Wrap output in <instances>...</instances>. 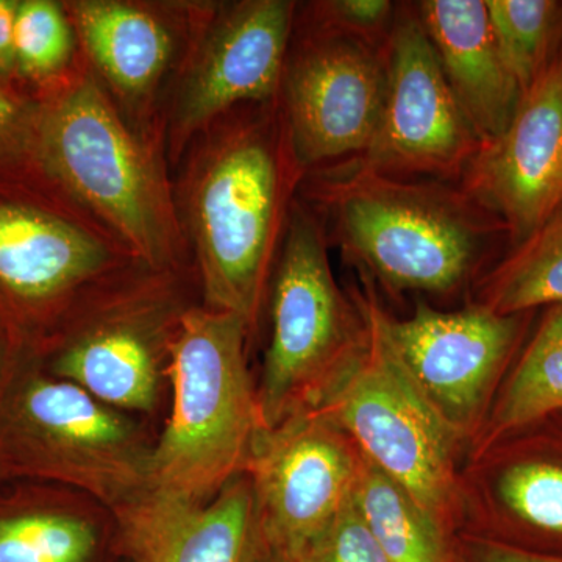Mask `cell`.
<instances>
[{
	"label": "cell",
	"instance_id": "5b68a950",
	"mask_svg": "<svg viewBox=\"0 0 562 562\" xmlns=\"http://www.w3.org/2000/svg\"><path fill=\"white\" fill-rule=\"evenodd\" d=\"M155 439L139 416L21 353L0 414V458L11 479L81 492L117 519L149 495Z\"/></svg>",
	"mask_w": 562,
	"mask_h": 562
},
{
	"label": "cell",
	"instance_id": "8992f818",
	"mask_svg": "<svg viewBox=\"0 0 562 562\" xmlns=\"http://www.w3.org/2000/svg\"><path fill=\"white\" fill-rule=\"evenodd\" d=\"M194 271L135 262L85 299L36 360L121 412L150 416L168 386L181 317L195 305Z\"/></svg>",
	"mask_w": 562,
	"mask_h": 562
},
{
	"label": "cell",
	"instance_id": "5bb4252c",
	"mask_svg": "<svg viewBox=\"0 0 562 562\" xmlns=\"http://www.w3.org/2000/svg\"><path fill=\"white\" fill-rule=\"evenodd\" d=\"M291 43L280 105L306 172L371 147L382 117L386 49L303 24Z\"/></svg>",
	"mask_w": 562,
	"mask_h": 562
},
{
	"label": "cell",
	"instance_id": "2e32d148",
	"mask_svg": "<svg viewBox=\"0 0 562 562\" xmlns=\"http://www.w3.org/2000/svg\"><path fill=\"white\" fill-rule=\"evenodd\" d=\"M80 52L140 131L162 138L154 99L181 63L198 3L76 0L65 3Z\"/></svg>",
	"mask_w": 562,
	"mask_h": 562
},
{
	"label": "cell",
	"instance_id": "1f68e13d",
	"mask_svg": "<svg viewBox=\"0 0 562 562\" xmlns=\"http://www.w3.org/2000/svg\"><path fill=\"white\" fill-rule=\"evenodd\" d=\"M7 480H13L11 479L9 468H7L5 462L2 461V458H0V483L7 482Z\"/></svg>",
	"mask_w": 562,
	"mask_h": 562
},
{
	"label": "cell",
	"instance_id": "7a4b0ae2",
	"mask_svg": "<svg viewBox=\"0 0 562 562\" xmlns=\"http://www.w3.org/2000/svg\"><path fill=\"white\" fill-rule=\"evenodd\" d=\"M38 110L35 150L70 201L158 271H194L181 227L165 140L140 131L79 55Z\"/></svg>",
	"mask_w": 562,
	"mask_h": 562
},
{
	"label": "cell",
	"instance_id": "4316f807",
	"mask_svg": "<svg viewBox=\"0 0 562 562\" xmlns=\"http://www.w3.org/2000/svg\"><path fill=\"white\" fill-rule=\"evenodd\" d=\"M295 562H391L361 519L353 498Z\"/></svg>",
	"mask_w": 562,
	"mask_h": 562
},
{
	"label": "cell",
	"instance_id": "e575fe53",
	"mask_svg": "<svg viewBox=\"0 0 562 562\" xmlns=\"http://www.w3.org/2000/svg\"><path fill=\"white\" fill-rule=\"evenodd\" d=\"M561 44H562V41H561Z\"/></svg>",
	"mask_w": 562,
	"mask_h": 562
},
{
	"label": "cell",
	"instance_id": "cb8c5ba5",
	"mask_svg": "<svg viewBox=\"0 0 562 562\" xmlns=\"http://www.w3.org/2000/svg\"><path fill=\"white\" fill-rule=\"evenodd\" d=\"M486 7L503 60L524 94L560 50L562 2L486 0Z\"/></svg>",
	"mask_w": 562,
	"mask_h": 562
},
{
	"label": "cell",
	"instance_id": "ffe728a7",
	"mask_svg": "<svg viewBox=\"0 0 562 562\" xmlns=\"http://www.w3.org/2000/svg\"><path fill=\"white\" fill-rule=\"evenodd\" d=\"M416 10L465 120L482 144L497 138L522 90L503 60L486 0H425Z\"/></svg>",
	"mask_w": 562,
	"mask_h": 562
},
{
	"label": "cell",
	"instance_id": "83f0119b",
	"mask_svg": "<svg viewBox=\"0 0 562 562\" xmlns=\"http://www.w3.org/2000/svg\"><path fill=\"white\" fill-rule=\"evenodd\" d=\"M454 557L457 562H562V557L525 552L473 532L454 536Z\"/></svg>",
	"mask_w": 562,
	"mask_h": 562
},
{
	"label": "cell",
	"instance_id": "44dd1931",
	"mask_svg": "<svg viewBox=\"0 0 562 562\" xmlns=\"http://www.w3.org/2000/svg\"><path fill=\"white\" fill-rule=\"evenodd\" d=\"M562 413V305L549 306L492 402L475 442L479 458Z\"/></svg>",
	"mask_w": 562,
	"mask_h": 562
},
{
	"label": "cell",
	"instance_id": "8fae6325",
	"mask_svg": "<svg viewBox=\"0 0 562 562\" xmlns=\"http://www.w3.org/2000/svg\"><path fill=\"white\" fill-rule=\"evenodd\" d=\"M525 314H498L479 303L442 313L419 302L408 319L383 308L380 319L403 371L462 441L482 430L522 339Z\"/></svg>",
	"mask_w": 562,
	"mask_h": 562
},
{
	"label": "cell",
	"instance_id": "d4e9b609",
	"mask_svg": "<svg viewBox=\"0 0 562 562\" xmlns=\"http://www.w3.org/2000/svg\"><path fill=\"white\" fill-rule=\"evenodd\" d=\"M77 35L65 5L52 0L18 2L14 20V65L25 76L57 80L79 55Z\"/></svg>",
	"mask_w": 562,
	"mask_h": 562
},
{
	"label": "cell",
	"instance_id": "603a6c76",
	"mask_svg": "<svg viewBox=\"0 0 562 562\" xmlns=\"http://www.w3.org/2000/svg\"><path fill=\"white\" fill-rule=\"evenodd\" d=\"M479 305L498 314L562 305V206L487 273Z\"/></svg>",
	"mask_w": 562,
	"mask_h": 562
},
{
	"label": "cell",
	"instance_id": "ac0fdd59",
	"mask_svg": "<svg viewBox=\"0 0 562 562\" xmlns=\"http://www.w3.org/2000/svg\"><path fill=\"white\" fill-rule=\"evenodd\" d=\"M486 454H492L486 476L491 512L473 535L525 552L562 557V428L541 430L536 425Z\"/></svg>",
	"mask_w": 562,
	"mask_h": 562
},
{
	"label": "cell",
	"instance_id": "d6a6232c",
	"mask_svg": "<svg viewBox=\"0 0 562 562\" xmlns=\"http://www.w3.org/2000/svg\"><path fill=\"white\" fill-rule=\"evenodd\" d=\"M258 562H281L279 558L273 557V554L269 553L268 550L265 549L262 552L260 560Z\"/></svg>",
	"mask_w": 562,
	"mask_h": 562
},
{
	"label": "cell",
	"instance_id": "9a60e30c",
	"mask_svg": "<svg viewBox=\"0 0 562 562\" xmlns=\"http://www.w3.org/2000/svg\"><path fill=\"white\" fill-rule=\"evenodd\" d=\"M461 191L517 244L562 206V44L508 127L480 146Z\"/></svg>",
	"mask_w": 562,
	"mask_h": 562
},
{
	"label": "cell",
	"instance_id": "4dcf8cb0",
	"mask_svg": "<svg viewBox=\"0 0 562 562\" xmlns=\"http://www.w3.org/2000/svg\"><path fill=\"white\" fill-rule=\"evenodd\" d=\"M20 358L21 351L16 349L9 335L0 328V414H2L7 392H9Z\"/></svg>",
	"mask_w": 562,
	"mask_h": 562
},
{
	"label": "cell",
	"instance_id": "f546056e",
	"mask_svg": "<svg viewBox=\"0 0 562 562\" xmlns=\"http://www.w3.org/2000/svg\"><path fill=\"white\" fill-rule=\"evenodd\" d=\"M18 2L0 0V76H9L16 69L14 65V20Z\"/></svg>",
	"mask_w": 562,
	"mask_h": 562
},
{
	"label": "cell",
	"instance_id": "6da1fadb",
	"mask_svg": "<svg viewBox=\"0 0 562 562\" xmlns=\"http://www.w3.org/2000/svg\"><path fill=\"white\" fill-rule=\"evenodd\" d=\"M184 157L173 194L202 305L236 314L254 336L308 173L292 149L280 99L225 114Z\"/></svg>",
	"mask_w": 562,
	"mask_h": 562
},
{
	"label": "cell",
	"instance_id": "3957f363",
	"mask_svg": "<svg viewBox=\"0 0 562 562\" xmlns=\"http://www.w3.org/2000/svg\"><path fill=\"white\" fill-rule=\"evenodd\" d=\"M301 190L327 214L347 258L395 291L458 290L494 231V217L461 190L383 176L353 161L306 173Z\"/></svg>",
	"mask_w": 562,
	"mask_h": 562
},
{
	"label": "cell",
	"instance_id": "ba28073f",
	"mask_svg": "<svg viewBox=\"0 0 562 562\" xmlns=\"http://www.w3.org/2000/svg\"><path fill=\"white\" fill-rule=\"evenodd\" d=\"M324 225L295 199L273 271L271 339L257 384L262 430L316 408L364 344L368 324L333 277Z\"/></svg>",
	"mask_w": 562,
	"mask_h": 562
},
{
	"label": "cell",
	"instance_id": "836d02e7",
	"mask_svg": "<svg viewBox=\"0 0 562 562\" xmlns=\"http://www.w3.org/2000/svg\"><path fill=\"white\" fill-rule=\"evenodd\" d=\"M557 417H561V419H562V413L560 414V416H557Z\"/></svg>",
	"mask_w": 562,
	"mask_h": 562
},
{
	"label": "cell",
	"instance_id": "4fadbf2b",
	"mask_svg": "<svg viewBox=\"0 0 562 562\" xmlns=\"http://www.w3.org/2000/svg\"><path fill=\"white\" fill-rule=\"evenodd\" d=\"M482 146L465 120L416 7L397 9L386 47L382 117L371 147L351 160L369 171L461 179Z\"/></svg>",
	"mask_w": 562,
	"mask_h": 562
},
{
	"label": "cell",
	"instance_id": "277c9868",
	"mask_svg": "<svg viewBox=\"0 0 562 562\" xmlns=\"http://www.w3.org/2000/svg\"><path fill=\"white\" fill-rule=\"evenodd\" d=\"M249 325L195 303L181 317L168 380L172 405L155 439L149 494L205 503L246 473L262 431Z\"/></svg>",
	"mask_w": 562,
	"mask_h": 562
},
{
	"label": "cell",
	"instance_id": "f1b7e54d",
	"mask_svg": "<svg viewBox=\"0 0 562 562\" xmlns=\"http://www.w3.org/2000/svg\"><path fill=\"white\" fill-rule=\"evenodd\" d=\"M36 120H29L25 106L0 87V147L10 146L18 139L27 140L35 147Z\"/></svg>",
	"mask_w": 562,
	"mask_h": 562
},
{
	"label": "cell",
	"instance_id": "d6986e66",
	"mask_svg": "<svg viewBox=\"0 0 562 562\" xmlns=\"http://www.w3.org/2000/svg\"><path fill=\"white\" fill-rule=\"evenodd\" d=\"M0 562H122L116 517L38 480L0 483Z\"/></svg>",
	"mask_w": 562,
	"mask_h": 562
},
{
	"label": "cell",
	"instance_id": "7c38bea8",
	"mask_svg": "<svg viewBox=\"0 0 562 562\" xmlns=\"http://www.w3.org/2000/svg\"><path fill=\"white\" fill-rule=\"evenodd\" d=\"M360 462L349 436L317 409L262 430L246 473L265 549L297 561L350 501Z\"/></svg>",
	"mask_w": 562,
	"mask_h": 562
},
{
	"label": "cell",
	"instance_id": "52a82bcc",
	"mask_svg": "<svg viewBox=\"0 0 562 562\" xmlns=\"http://www.w3.org/2000/svg\"><path fill=\"white\" fill-rule=\"evenodd\" d=\"M368 333L360 351L317 403L362 457L405 487L450 535L460 524V439L422 397L384 336L382 306L358 295Z\"/></svg>",
	"mask_w": 562,
	"mask_h": 562
},
{
	"label": "cell",
	"instance_id": "d590c367",
	"mask_svg": "<svg viewBox=\"0 0 562 562\" xmlns=\"http://www.w3.org/2000/svg\"><path fill=\"white\" fill-rule=\"evenodd\" d=\"M122 562H124V561H122Z\"/></svg>",
	"mask_w": 562,
	"mask_h": 562
},
{
	"label": "cell",
	"instance_id": "484cf974",
	"mask_svg": "<svg viewBox=\"0 0 562 562\" xmlns=\"http://www.w3.org/2000/svg\"><path fill=\"white\" fill-rule=\"evenodd\" d=\"M394 3L387 0H327L306 7L303 24L353 36L386 49L394 27Z\"/></svg>",
	"mask_w": 562,
	"mask_h": 562
},
{
	"label": "cell",
	"instance_id": "7402d4cb",
	"mask_svg": "<svg viewBox=\"0 0 562 562\" xmlns=\"http://www.w3.org/2000/svg\"><path fill=\"white\" fill-rule=\"evenodd\" d=\"M351 498L391 562H457L453 536L362 454Z\"/></svg>",
	"mask_w": 562,
	"mask_h": 562
},
{
	"label": "cell",
	"instance_id": "9c48e42d",
	"mask_svg": "<svg viewBox=\"0 0 562 562\" xmlns=\"http://www.w3.org/2000/svg\"><path fill=\"white\" fill-rule=\"evenodd\" d=\"M135 262L69 198L54 206L0 199V328L38 358L95 288Z\"/></svg>",
	"mask_w": 562,
	"mask_h": 562
},
{
	"label": "cell",
	"instance_id": "30bf717a",
	"mask_svg": "<svg viewBox=\"0 0 562 562\" xmlns=\"http://www.w3.org/2000/svg\"><path fill=\"white\" fill-rule=\"evenodd\" d=\"M297 3H198L187 52L162 116L166 158L183 160L199 136L231 111L279 101Z\"/></svg>",
	"mask_w": 562,
	"mask_h": 562
},
{
	"label": "cell",
	"instance_id": "e0dca14e",
	"mask_svg": "<svg viewBox=\"0 0 562 562\" xmlns=\"http://www.w3.org/2000/svg\"><path fill=\"white\" fill-rule=\"evenodd\" d=\"M116 522L124 562H258L265 552L247 473L205 503L149 494Z\"/></svg>",
	"mask_w": 562,
	"mask_h": 562
}]
</instances>
